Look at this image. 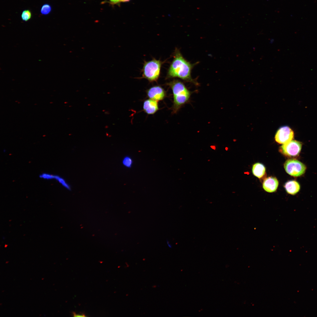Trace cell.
<instances>
[{
    "instance_id": "6da1fadb",
    "label": "cell",
    "mask_w": 317,
    "mask_h": 317,
    "mask_svg": "<svg viewBox=\"0 0 317 317\" xmlns=\"http://www.w3.org/2000/svg\"><path fill=\"white\" fill-rule=\"evenodd\" d=\"M173 59L167 70L166 78H178L186 82L198 85L192 78L191 71L195 63L192 64L183 56L179 50L176 48L173 54Z\"/></svg>"
},
{
    "instance_id": "7a4b0ae2",
    "label": "cell",
    "mask_w": 317,
    "mask_h": 317,
    "mask_svg": "<svg viewBox=\"0 0 317 317\" xmlns=\"http://www.w3.org/2000/svg\"><path fill=\"white\" fill-rule=\"evenodd\" d=\"M167 85L172 90L173 95L172 113L176 114L190 101L192 92L182 82L178 80L174 79L167 83Z\"/></svg>"
},
{
    "instance_id": "3957f363",
    "label": "cell",
    "mask_w": 317,
    "mask_h": 317,
    "mask_svg": "<svg viewBox=\"0 0 317 317\" xmlns=\"http://www.w3.org/2000/svg\"><path fill=\"white\" fill-rule=\"evenodd\" d=\"M163 62L160 60L154 58L145 61L142 69V78L148 80L150 82H157L160 77Z\"/></svg>"
},
{
    "instance_id": "277c9868",
    "label": "cell",
    "mask_w": 317,
    "mask_h": 317,
    "mask_svg": "<svg viewBox=\"0 0 317 317\" xmlns=\"http://www.w3.org/2000/svg\"><path fill=\"white\" fill-rule=\"evenodd\" d=\"M286 173L294 177L301 176L305 173L306 167L303 163L295 159L286 160L284 164Z\"/></svg>"
},
{
    "instance_id": "5b68a950",
    "label": "cell",
    "mask_w": 317,
    "mask_h": 317,
    "mask_svg": "<svg viewBox=\"0 0 317 317\" xmlns=\"http://www.w3.org/2000/svg\"><path fill=\"white\" fill-rule=\"evenodd\" d=\"M302 144L295 140L283 144L280 148L279 151L282 154L289 157H295L299 155L301 150Z\"/></svg>"
},
{
    "instance_id": "8992f818",
    "label": "cell",
    "mask_w": 317,
    "mask_h": 317,
    "mask_svg": "<svg viewBox=\"0 0 317 317\" xmlns=\"http://www.w3.org/2000/svg\"><path fill=\"white\" fill-rule=\"evenodd\" d=\"M293 131L289 127L284 126L280 127L275 135L276 141L280 144H284L292 140L294 137Z\"/></svg>"
},
{
    "instance_id": "52a82bcc",
    "label": "cell",
    "mask_w": 317,
    "mask_h": 317,
    "mask_svg": "<svg viewBox=\"0 0 317 317\" xmlns=\"http://www.w3.org/2000/svg\"><path fill=\"white\" fill-rule=\"evenodd\" d=\"M146 95L149 99L158 102L163 100L166 95V92L162 87L155 85L151 87L146 91Z\"/></svg>"
},
{
    "instance_id": "ba28073f",
    "label": "cell",
    "mask_w": 317,
    "mask_h": 317,
    "mask_svg": "<svg viewBox=\"0 0 317 317\" xmlns=\"http://www.w3.org/2000/svg\"><path fill=\"white\" fill-rule=\"evenodd\" d=\"M143 108L147 114H153L159 109L158 102L149 98L146 99L143 102Z\"/></svg>"
},
{
    "instance_id": "9c48e42d",
    "label": "cell",
    "mask_w": 317,
    "mask_h": 317,
    "mask_svg": "<svg viewBox=\"0 0 317 317\" xmlns=\"http://www.w3.org/2000/svg\"><path fill=\"white\" fill-rule=\"evenodd\" d=\"M278 185L279 182L276 178L271 176L264 180L263 183V188L267 192L272 193L276 190Z\"/></svg>"
},
{
    "instance_id": "30bf717a",
    "label": "cell",
    "mask_w": 317,
    "mask_h": 317,
    "mask_svg": "<svg viewBox=\"0 0 317 317\" xmlns=\"http://www.w3.org/2000/svg\"><path fill=\"white\" fill-rule=\"evenodd\" d=\"M284 187L286 192L292 195L296 194L299 192L300 189L299 184L294 180L287 181L285 183Z\"/></svg>"
},
{
    "instance_id": "8fae6325",
    "label": "cell",
    "mask_w": 317,
    "mask_h": 317,
    "mask_svg": "<svg viewBox=\"0 0 317 317\" xmlns=\"http://www.w3.org/2000/svg\"><path fill=\"white\" fill-rule=\"evenodd\" d=\"M252 170V173L254 176L261 178L264 175L266 168L263 164L257 163L253 165Z\"/></svg>"
},
{
    "instance_id": "7c38bea8",
    "label": "cell",
    "mask_w": 317,
    "mask_h": 317,
    "mask_svg": "<svg viewBox=\"0 0 317 317\" xmlns=\"http://www.w3.org/2000/svg\"><path fill=\"white\" fill-rule=\"evenodd\" d=\"M54 180H56L63 187L68 190H70L71 186L66 180L62 177L58 175H55Z\"/></svg>"
},
{
    "instance_id": "4fadbf2b",
    "label": "cell",
    "mask_w": 317,
    "mask_h": 317,
    "mask_svg": "<svg viewBox=\"0 0 317 317\" xmlns=\"http://www.w3.org/2000/svg\"><path fill=\"white\" fill-rule=\"evenodd\" d=\"M52 7L51 5L48 4H43L41 9V14L43 15H47L49 14L51 11Z\"/></svg>"
},
{
    "instance_id": "5bb4252c",
    "label": "cell",
    "mask_w": 317,
    "mask_h": 317,
    "mask_svg": "<svg viewBox=\"0 0 317 317\" xmlns=\"http://www.w3.org/2000/svg\"><path fill=\"white\" fill-rule=\"evenodd\" d=\"M32 16L31 11L29 9H26L23 11L21 14L22 20L24 21H27L31 19Z\"/></svg>"
},
{
    "instance_id": "9a60e30c",
    "label": "cell",
    "mask_w": 317,
    "mask_h": 317,
    "mask_svg": "<svg viewBox=\"0 0 317 317\" xmlns=\"http://www.w3.org/2000/svg\"><path fill=\"white\" fill-rule=\"evenodd\" d=\"M133 163L132 158L129 156H125L122 160V165L124 166L127 168L131 167Z\"/></svg>"
},
{
    "instance_id": "2e32d148",
    "label": "cell",
    "mask_w": 317,
    "mask_h": 317,
    "mask_svg": "<svg viewBox=\"0 0 317 317\" xmlns=\"http://www.w3.org/2000/svg\"><path fill=\"white\" fill-rule=\"evenodd\" d=\"M55 175L48 173H43L40 174L39 177L41 179L47 180H54Z\"/></svg>"
},
{
    "instance_id": "e0dca14e",
    "label": "cell",
    "mask_w": 317,
    "mask_h": 317,
    "mask_svg": "<svg viewBox=\"0 0 317 317\" xmlns=\"http://www.w3.org/2000/svg\"><path fill=\"white\" fill-rule=\"evenodd\" d=\"M73 314L74 316L75 317H84L85 316V315L83 314L78 313L77 314L73 312Z\"/></svg>"
},
{
    "instance_id": "ac0fdd59",
    "label": "cell",
    "mask_w": 317,
    "mask_h": 317,
    "mask_svg": "<svg viewBox=\"0 0 317 317\" xmlns=\"http://www.w3.org/2000/svg\"><path fill=\"white\" fill-rule=\"evenodd\" d=\"M113 4H117L120 2V0H109Z\"/></svg>"
},
{
    "instance_id": "d6986e66",
    "label": "cell",
    "mask_w": 317,
    "mask_h": 317,
    "mask_svg": "<svg viewBox=\"0 0 317 317\" xmlns=\"http://www.w3.org/2000/svg\"><path fill=\"white\" fill-rule=\"evenodd\" d=\"M167 243L168 244V247H170V248H171L172 246H171V245L169 243V242H168V241H167Z\"/></svg>"
},
{
    "instance_id": "ffe728a7",
    "label": "cell",
    "mask_w": 317,
    "mask_h": 317,
    "mask_svg": "<svg viewBox=\"0 0 317 317\" xmlns=\"http://www.w3.org/2000/svg\"><path fill=\"white\" fill-rule=\"evenodd\" d=\"M130 0H120V2H127L129 1Z\"/></svg>"
}]
</instances>
